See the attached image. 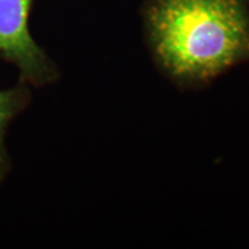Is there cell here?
Returning <instances> with one entry per match:
<instances>
[{
	"label": "cell",
	"instance_id": "cell-1",
	"mask_svg": "<svg viewBox=\"0 0 249 249\" xmlns=\"http://www.w3.org/2000/svg\"><path fill=\"white\" fill-rule=\"evenodd\" d=\"M144 34L152 58L178 86H199L249 60L244 0H147Z\"/></svg>",
	"mask_w": 249,
	"mask_h": 249
},
{
	"label": "cell",
	"instance_id": "cell-2",
	"mask_svg": "<svg viewBox=\"0 0 249 249\" xmlns=\"http://www.w3.org/2000/svg\"><path fill=\"white\" fill-rule=\"evenodd\" d=\"M34 0H0V60L14 65L19 80L45 88L60 80L57 64L31 35L29 14Z\"/></svg>",
	"mask_w": 249,
	"mask_h": 249
},
{
	"label": "cell",
	"instance_id": "cell-3",
	"mask_svg": "<svg viewBox=\"0 0 249 249\" xmlns=\"http://www.w3.org/2000/svg\"><path fill=\"white\" fill-rule=\"evenodd\" d=\"M31 86L18 82L14 88L0 90V183H3L11 170V160L6 148V132L11 121L25 111L31 103Z\"/></svg>",
	"mask_w": 249,
	"mask_h": 249
}]
</instances>
